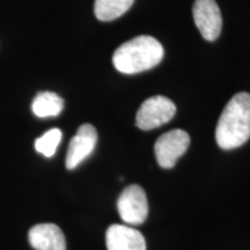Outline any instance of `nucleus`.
Wrapping results in <instances>:
<instances>
[{"label": "nucleus", "instance_id": "39448f33", "mask_svg": "<svg viewBox=\"0 0 250 250\" xmlns=\"http://www.w3.org/2000/svg\"><path fill=\"white\" fill-rule=\"evenodd\" d=\"M189 145L190 137L186 131L175 129L164 133L156 140L154 146L156 161L166 169L173 168L176 161L187 152Z\"/></svg>", "mask_w": 250, "mask_h": 250}, {"label": "nucleus", "instance_id": "f8f14e48", "mask_svg": "<svg viewBox=\"0 0 250 250\" xmlns=\"http://www.w3.org/2000/svg\"><path fill=\"white\" fill-rule=\"evenodd\" d=\"M62 140V131L59 129H51L36 139L35 149L46 158H51L57 151Z\"/></svg>", "mask_w": 250, "mask_h": 250}, {"label": "nucleus", "instance_id": "9d476101", "mask_svg": "<svg viewBox=\"0 0 250 250\" xmlns=\"http://www.w3.org/2000/svg\"><path fill=\"white\" fill-rule=\"evenodd\" d=\"M62 108H64V100L52 92L37 94L31 104L33 112L40 118L58 116Z\"/></svg>", "mask_w": 250, "mask_h": 250}, {"label": "nucleus", "instance_id": "20e7f679", "mask_svg": "<svg viewBox=\"0 0 250 250\" xmlns=\"http://www.w3.org/2000/svg\"><path fill=\"white\" fill-rule=\"evenodd\" d=\"M117 210L124 223L143 224L148 215V202L145 190L138 184L125 188L117 201Z\"/></svg>", "mask_w": 250, "mask_h": 250}, {"label": "nucleus", "instance_id": "f03ea898", "mask_svg": "<svg viewBox=\"0 0 250 250\" xmlns=\"http://www.w3.org/2000/svg\"><path fill=\"white\" fill-rule=\"evenodd\" d=\"M164 54V48L158 40L142 35L123 43L112 55V62L121 73L136 74L156 66Z\"/></svg>", "mask_w": 250, "mask_h": 250}, {"label": "nucleus", "instance_id": "0eeeda50", "mask_svg": "<svg viewBox=\"0 0 250 250\" xmlns=\"http://www.w3.org/2000/svg\"><path fill=\"white\" fill-rule=\"evenodd\" d=\"M98 143V132L96 129L90 124H83L78 129V132L71 139L66 153L67 169H74L85 159L92 154Z\"/></svg>", "mask_w": 250, "mask_h": 250}, {"label": "nucleus", "instance_id": "6e6552de", "mask_svg": "<svg viewBox=\"0 0 250 250\" xmlns=\"http://www.w3.org/2000/svg\"><path fill=\"white\" fill-rule=\"evenodd\" d=\"M105 243L108 250H146L143 234L124 225H111L105 233Z\"/></svg>", "mask_w": 250, "mask_h": 250}, {"label": "nucleus", "instance_id": "423d86ee", "mask_svg": "<svg viewBox=\"0 0 250 250\" xmlns=\"http://www.w3.org/2000/svg\"><path fill=\"white\" fill-rule=\"evenodd\" d=\"M193 21L206 41H215L223 27L220 8L215 0H196L192 7Z\"/></svg>", "mask_w": 250, "mask_h": 250}, {"label": "nucleus", "instance_id": "f257e3e1", "mask_svg": "<svg viewBox=\"0 0 250 250\" xmlns=\"http://www.w3.org/2000/svg\"><path fill=\"white\" fill-rule=\"evenodd\" d=\"M250 138V94L237 93L224 108L215 127L219 147L233 149Z\"/></svg>", "mask_w": 250, "mask_h": 250}, {"label": "nucleus", "instance_id": "1a4fd4ad", "mask_svg": "<svg viewBox=\"0 0 250 250\" xmlns=\"http://www.w3.org/2000/svg\"><path fill=\"white\" fill-rule=\"evenodd\" d=\"M30 246L35 250H66L64 233L55 224H40L28 233Z\"/></svg>", "mask_w": 250, "mask_h": 250}, {"label": "nucleus", "instance_id": "7ed1b4c3", "mask_svg": "<svg viewBox=\"0 0 250 250\" xmlns=\"http://www.w3.org/2000/svg\"><path fill=\"white\" fill-rule=\"evenodd\" d=\"M176 114L171 100L158 95L146 100L140 105L136 116V125L142 130H153L168 123Z\"/></svg>", "mask_w": 250, "mask_h": 250}, {"label": "nucleus", "instance_id": "9b49d317", "mask_svg": "<svg viewBox=\"0 0 250 250\" xmlns=\"http://www.w3.org/2000/svg\"><path fill=\"white\" fill-rule=\"evenodd\" d=\"M134 0H95L94 13L100 21H112L129 11Z\"/></svg>", "mask_w": 250, "mask_h": 250}]
</instances>
